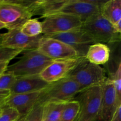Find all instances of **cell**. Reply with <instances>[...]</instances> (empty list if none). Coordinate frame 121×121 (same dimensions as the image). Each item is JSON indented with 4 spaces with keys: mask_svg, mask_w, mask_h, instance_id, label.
<instances>
[{
    "mask_svg": "<svg viewBox=\"0 0 121 121\" xmlns=\"http://www.w3.org/2000/svg\"><path fill=\"white\" fill-rule=\"evenodd\" d=\"M29 0H0V22L8 30L21 28L33 17L28 8Z\"/></svg>",
    "mask_w": 121,
    "mask_h": 121,
    "instance_id": "cell-1",
    "label": "cell"
},
{
    "mask_svg": "<svg viewBox=\"0 0 121 121\" xmlns=\"http://www.w3.org/2000/svg\"><path fill=\"white\" fill-rule=\"evenodd\" d=\"M53 61L40 53L37 49L26 51L18 61L8 66L6 72L16 78L38 75Z\"/></svg>",
    "mask_w": 121,
    "mask_h": 121,
    "instance_id": "cell-2",
    "label": "cell"
},
{
    "mask_svg": "<svg viewBox=\"0 0 121 121\" xmlns=\"http://www.w3.org/2000/svg\"><path fill=\"white\" fill-rule=\"evenodd\" d=\"M82 92L80 86L69 78L51 83L41 92L37 102L43 105L48 102H66Z\"/></svg>",
    "mask_w": 121,
    "mask_h": 121,
    "instance_id": "cell-3",
    "label": "cell"
},
{
    "mask_svg": "<svg viewBox=\"0 0 121 121\" xmlns=\"http://www.w3.org/2000/svg\"><path fill=\"white\" fill-rule=\"evenodd\" d=\"M81 28L89 35L94 43L108 45L120 42V34L114 33L112 24L103 17L100 13L83 22Z\"/></svg>",
    "mask_w": 121,
    "mask_h": 121,
    "instance_id": "cell-4",
    "label": "cell"
},
{
    "mask_svg": "<svg viewBox=\"0 0 121 121\" xmlns=\"http://www.w3.org/2000/svg\"><path fill=\"white\" fill-rule=\"evenodd\" d=\"M68 78L80 86L82 92L93 86L102 85L107 78L104 69L89 62L86 59Z\"/></svg>",
    "mask_w": 121,
    "mask_h": 121,
    "instance_id": "cell-5",
    "label": "cell"
},
{
    "mask_svg": "<svg viewBox=\"0 0 121 121\" xmlns=\"http://www.w3.org/2000/svg\"><path fill=\"white\" fill-rule=\"evenodd\" d=\"M80 111L76 121H98L100 110L102 85L93 86L80 92Z\"/></svg>",
    "mask_w": 121,
    "mask_h": 121,
    "instance_id": "cell-6",
    "label": "cell"
},
{
    "mask_svg": "<svg viewBox=\"0 0 121 121\" xmlns=\"http://www.w3.org/2000/svg\"><path fill=\"white\" fill-rule=\"evenodd\" d=\"M85 59V56H78L54 60L44 69L40 76L48 83L59 81L68 78Z\"/></svg>",
    "mask_w": 121,
    "mask_h": 121,
    "instance_id": "cell-7",
    "label": "cell"
},
{
    "mask_svg": "<svg viewBox=\"0 0 121 121\" xmlns=\"http://www.w3.org/2000/svg\"><path fill=\"white\" fill-rule=\"evenodd\" d=\"M43 35H52L65 33L81 28L82 21L76 17L57 13L44 18L41 22Z\"/></svg>",
    "mask_w": 121,
    "mask_h": 121,
    "instance_id": "cell-8",
    "label": "cell"
},
{
    "mask_svg": "<svg viewBox=\"0 0 121 121\" xmlns=\"http://www.w3.org/2000/svg\"><path fill=\"white\" fill-rule=\"evenodd\" d=\"M37 50L53 60L80 56L76 50L70 45L44 35L39 40Z\"/></svg>",
    "mask_w": 121,
    "mask_h": 121,
    "instance_id": "cell-9",
    "label": "cell"
},
{
    "mask_svg": "<svg viewBox=\"0 0 121 121\" xmlns=\"http://www.w3.org/2000/svg\"><path fill=\"white\" fill-rule=\"evenodd\" d=\"M121 105L118 100L113 82L106 78L102 85V95L99 121H111L117 109Z\"/></svg>",
    "mask_w": 121,
    "mask_h": 121,
    "instance_id": "cell-10",
    "label": "cell"
},
{
    "mask_svg": "<svg viewBox=\"0 0 121 121\" xmlns=\"http://www.w3.org/2000/svg\"><path fill=\"white\" fill-rule=\"evenodd\" d=\"M105 1L91 0H67L59 13H65L76 17L82 22L100 13V7Z\"/></svg>",
    "mask_w": 121,
    "mask_h": 121,
    "instance_id": "cell-11",
    "label": "cell"
},
{
    "mask_svg": "<svg viewBox=\"0 0 121 121\" xmlns=\"http://www.w3.org/2000/svg\"><path fill=\"white\" fill-rule=\"evenodd\" d=\"M42 35L34 37H30L21 33L20 28L8 30L3 34L0 39V44L2 47L11 49L18 50L22 52L37 49L40 39Z\"/></svg>",
    "mask_w": 121,
    "mask_h": 121,
    "instance_id": "cell-12",
    "label": "cell"
},
{
    "mask_svg": "<svg viewBox=\"0 0 121 121\" xmlns=\"http://www.w3.org/2000/svg\"><path fill=\"white\" fill-rule=\"evenodd\" d=\"M49 84L44 81L40 74L17 77L9 91L11 95L40 92Z\"/></svg>",
    "mask_w": 121,
    "mask_h": 121,
    "instance_id": "cell-13",
    "label": "cell"
},
{
    "mask_svg": "<svg viewBox=\"0 0 121 121\" xmlns=\"http://www.w3.org/2000/svg\"><path fill=\"white\" fill-rule=\"evenodd\" d=\"M41 92L11 95L5 104L15 109L21 117L26 116L37 103Z\"/></svg>",
    "mask_w": 121,
    "mask_h": 121,
    "instance_id": "cell-14",
    "label": "cell"
},
{
    "mask_svg": "<svg viewBox=\"0 0 121 121\" xmlns=\"http://www.w3.org/2000/svg\"><path fill=\"white\" fill-rule=\"evenodd\" d=\"M45 36L56 39L67 44L70 45L76 50L78 54H79V47H80V48L81 49L82 48L81 47H86V46L88 47L91 44L94 43L89 35L81 28L65 32V33L47 35Z\"/></svg>",
    "mask_w": 121,
    "mask_h": 121,
    "instance_id": "cell-15",
    "label": "cell"
},
{
    "mask_svg": "<svg viewBox=\"0 0 121 121\" xmlns=\"http://www.w3.org/2000/svg\"><path fill=\"white\" fill-rule=\"evenodd\" d=\"M67 0H37L30 1L28 8L32 15H40L44 18L52 14L59 13Z\"/></svg>",
    "mask_w": 121,
    "mask_h": 121,
    "instance_id": "cell-16",
    "label": "cell"
},
{
    "mask_svg": "<svg viewBox=\"0 0 121 121\" xmlns=\"http://www.w3.org/2000/svg\"><path fill=\"white\" fill-rule=\"evenodd\" d=\"M111 49L108 45L104 43H93L89 46L85 59L89 62L96 65H105L110 59Z\"/></svg>",
    "mask_w": 121,
    "mask_h": 121,
    "instance_id": "cell-17",
    "label": "cell"
},
{
    "mask_svg": "<svg viewBox=\"0 0 121 121\" xmlns=\"http://www.w3.org/2000/svg\"><path fill=\"white\" fill-rule=\"evenodd\" d=\"M102 16L112 25L121 21V1H105L100 9Z\"/></svg>",
    "mask_w": 121,
    "mask_h": 121,
    "instance_id": "cell-18",
    "label": "cell"
},
{
    "mask_svg": "<svg viewBox=\"0 0 121 121\" xmlns=\"http://www.w3.org/2000/svg\"><path fill=\"white\" fill-rule=\"evenodd\" d=\"M65 104L66 102H48L44 104L42 121H60Z\"/></svg>",
    "mask_w": 121,
    "mask_h": 121,
    "instance_id": "cell-19",
    "label": "cell"
},
{
    "mask_svg": "<svg viewBox=\"0 0 121 121\" xmlns=\"http://www.w3.org/2000/svg\"><path fill=\"white\" fill-rule=\"evenodd\" d=\"M20 30L24 35L30 37H37L43 34L42 24L37 18H30L23 24Z\"/></svg>",
    "mask_w": 121,
    "mask_h": 121,
    "instance_id": "cell-20",
    "label": "cell"
},
{
    "mask_svg": "<svg viewBox=\"0 0 121 121\" xmlns=\"http://www.w3.org/2000/svg\"><path fill=\"white\" fill-rule=\"evenodd\" d=\"M80 111V104L78 100H71L66 102L61 113L60 121H74Z\"/></svg>",
    "mask_w": 121,
    "mask_h": 121,
    "instance_id": "cell-21",
    "label": "cell"
},
{
    "mask_svg": "<svg viewBox=\"0 0 121 121\" xmlns=\"http://www.w3.org/2000/svg\"><path fill=\"white\" fill-rule=\"evenodd\" d=\"M21 117L14 108L5 104L1 108L0 121H17Z\"/></svg>",
    "mask_w": 121,
    "mask_h": 121,
    "instance_id": "cell-22",
    "label": "cell"
},
{
    "mask_svg": "<svg viewBox=\"0 0 121 121\" xmlns=\"http://www.w3.org/2000/svg\"><path fill=\"white\" fill-rule=\"evenodd\" d=\"M113 82L115 91L117 92L118 100L121 102V63L114 72H112L111 76L109 77Z\"/></svg>",
    "mask_w": 121,
    "mask_h": 121,
    "instance_id": "cell-23",
    "label": "cell"
},
{
    "mask_svg": "<svg viewBox=\"0 0 121 121\" xmlns=\"http://www.w3.org/2000/svg\"><path fill=\"white\" fill-rule=\"evenodd\" d=\"M43 109V105L37 102L31 111L26 115L25 121H42Z\"/></svg>",
    "mask_w": 121,
    "mask_h": 121,
    "instance_id": "cell-24",
    "label": "cell"
},
{
    "mask_svg": "<svg viewBox=\"0 0 121 121\" xmlns=\"http://www.w3.org/2000/svg\"><path fill=\"white\" fill-rule=\"evenodd\" d=\"M21 51L18 50L11 49L2 47L0 44V61H10L17 56Z\"/></svg>",
    "mask_w": 121,
    "mask_h": 121,
    "instance_id": "cell-25",
    "label": "cell"
},
{
    "mask_svg": "<svg viewBox=\"0 0 121 121\" xmlns=\"http://www.w3.org/2000/svg\"><path fill=\"white\" fill-rule=\"evenodd\" d=\"M16 79V77L8 72L0 75V90L9 91Z\"/></svg>",
    "mask_w": 121,
    "mask_h": 121,
    "instance_id": "cell-26",
    "label": "cell"
},
{
    "mask_svg": "<svg viewBox=\"0 0 121 121\" xmlns=\"http://www.w3.org/2000/svg\"><path fill=\"white\" fill-rule=\"evenodd\" d=\"M11 95L10 91L0 90V108L6 104L7 99Z\"/></svg>",
    "mask_w": 121,
    "mask_h": 121,
    "instance_id": "cell-27",
    "label": "cell"
},
{
    "mask_svg": "<svg viewBox=\"0 0 121 121\" xmlns=\"http://www.w3.org/2000/svg\"><path fill=\"white\" fill-rule=\"evenodd\" d=\"M9 63V61H0V75L6 72Z\"/></svg>",
    "mask_w": 121,
    "mask_h": 121,
    "instance_id": "cell-28",
    "label": "cell"
},
{
    "mask_svg": "<svg viewBox=\"0 0 121 121\" xmlns=\"http://www.w3.org/2000/svg\"><path fill=\"white\" fill-rule=\"evenodd\" d=\"M111 121H121V105L118 108Z\"/></svg>",
    "mask_w": 121,
    "mask_h": 121,
    "instance_id": "cell-29",
    "label": "cell"
},
{
    "mask_svg": "<svg viewBox=\"0 0 121 121\" xmlns=\"http://www.w3.org/2000/svg\"><path fill=\"white\" fill-rule=\"evenodd\" d=\"M113 28V31L115 34H121V21L117 22L114 25H112Z\"/></svg>",
    "mask_w": 121,
    "mask_h": 121,
    "instance_id": "cell-30",
    "label": "cell"
},
{
    "mask_svg": "<svg viewBox=\"0 0 121 121\" xmlns=\"http://www.w3.org/2000/svg\"><path fill=\"white\" fill-rule=\"evenodd\" d=\"M26 116L21 117L17 121H25V119H26Z\"/></svg>",
    "mask_w": 121,
    "mask_h": 121,
    "instance_id": "cell-31",
    "label": "cell"
},
{
    "mask_svg": "<svg viewBox=\"0 0 121 121\" xmlns=\"http://www.w3.org/2000/svg\"><path fill=\"white\" fill-rule=\"evenodd\" d=\"M5 28V25L4 24H2V22H0V30L2 29V28Z\"/></svg>",
    "mask_w": 121,
    "mask_h": 121,
    "instance_id": "cell-32",
    "label": "cell"
},
{
    "mask_svg": "<svg viewBox=\"0 0 121 121\" xmlns=\"http://www.w3.org/2000/svg\"><path fill=\"white\" fill-rule=\"evenodd\" d=\"M2 35H3V34H1V33H0V39H1V38H2Z\"/></svg>",
    "mask_w": 121,
    "mask_h": 121,
    "instance_id": "cell-33",
    "label": "cell"
},
{
    "mask_svg": "<svg viewBox=\"0 0 121 121\" xmlns=\"http://www.w3.org/2000/svg\"><path fill=\"white\" fill-rule=\"evenodd\" d=\"M0 113H1V108H0Z\"/></svg>",
    "mask_w": 121,
    "mask_h": 121,
    "instance_id": "cell-34",
    "label": "cell"
},
{
    "mask_svg": "<svg viewBox=\"0 0 121 121\" xmlns=\"http://www.w3.org/2000/svg\"><path fill=\"white\" fill-rule=\"evenodd\" d=\"M76 120H75V121H76Z\"/></svg>",
    "mask_w": 121,
    "mask_h": 121,
    "instance_id": "cell-35",
    "label": "cell"
}]
</instances>
